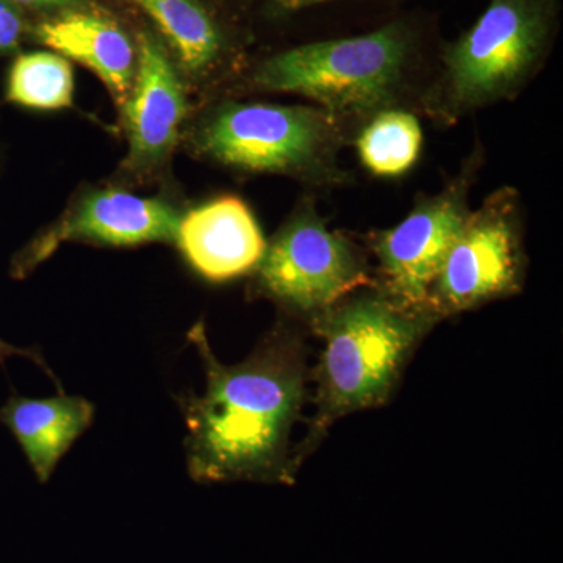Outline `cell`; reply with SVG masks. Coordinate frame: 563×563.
<instances>
[{
  "label": "cell",
  "instance_id": "1",
  "mask_svg": "<svg viewBox=\"0 0 563 563\" xmlns=\"http://www.w3.org/2000/svg\"><path fill=\"white\" fill-rule=\"evenodd\" d=\"M206 372L202 396L177 398L187 426L185 454L196 483H295L290 437L307 398L301 336L277 325L246 361H218L203 322L187 335Z\"/></svg>",
  "mask_w": 563,
  "mask_h": 563
},
{
  "label": "cell",
  "instance_id": "2",
  "mask_svg": "<svg viewBox=\"0 0 563 563\" xmlns=\"http://www.w3.org/2000/svg\"><path fill=\"white\" fill-rule=\"evenodd\" d=\"M440 321L429 307L409 306L374 285L310 322L324 350L314 372L317 412L295 450L298 468L333 422L388 402L415 350Z\"/></svg>",
  "mask_w": 563,
  "mask_h": 563
},
{
  "label": "cell",
  "instance_id": "3",
  "mask_svg": "<svg viewBox=\"0 0 563 563\" xmlns=\"http://www.w3.org/2000/svg\"><path fill=\"white\" fill-rule=\"evenodd\" d=\"M424 44L422 22L398 18L363 35L277 52L257 66L252 84L310 99L342 125L368 121L398 107Z\"/></svg>",
  "mask_w": 563,
  "mask_h": 563
},
{
  "label": "cell",
  "instance_id": "4",
  "mask_svg": "<svg viewBox=\"0 0 563 563\" xmlns=\"http://www.w3.org/2000/svg\"><path fill=\"white\" fill-rule=\"evenodd\" d=\"M561 0H488L481 16L440 49L426 106L446 122L512 99L558 38Z\"/></svg>",
  "mask_w": 563,
  "mask_h": 563
},
{
  "label": "cell",
  "instance_id": "5",
  "mask_svg": "<svg viewBox=\"0 0 563 563\" xmlns=\"http://www.w3.org/2000/svg\"><path fill=\"white\" fill-rule=\"evenodd\" d=\"M343 125L320 107L228 103L196 136L207 157L254 173L288 174L317 187L342 185Z\"/></svg>",
  "mask_w": 563,
  "mask_h": 563
},
{
  "label": "cell",
  "instance_id": "6",
  "mask_svg": "<svg viewBox=\"0 0 563 563\" xmlns=\"http://www.w3.org/2000/svg\"><path fill=\"white\" fill-rule=\"evenodd\" d=\"M254 273L263 296L309 322L358 288L376 285L362 251L331 231L312 202H303L266 244Z\"/></svg>",
  "mask_w": 563,
  "mask_h": 563
},
{
  "label": "cell",
  "instance_id": "7",
  "mask_svg": "<svg viewBox=\"0 0 563 563\" xmlns=\"http://www.w3.org/2000/svg\"><path fill=\"white\" fill-rule=\"evenodd\" d=\"M520 195L499 188L470 211L429 291L440 318L518 295L526 277Z\"/></svg>",
  "mask_w": 563,
  "mask_h": 563
},
{
  "label": "cell",
  "instance_id": "8",
  "mask_svg": "<svg viewBox=\"0 0 563 563\" xmlns=\"http://www.w3.org/2000/svg\"><path fill=\"white\" fill-rule=\"evenodd\" d=\"M481 162L477 151L442 191L422 196L406 220L372 236L379 263L377 287L409 306L429 307L433 280L472 211L470 191Z\"/></svg>",
  "mask_w": 563,
  "mask_h": 563
},
{
  "label": "cell",
  "instance_id": "9",
  "mask_svg": "<svg viewBox=\"0 0 563 563\" xmlns=\"http://www.w3.org/2000/svg\"><path fill=\"white\" fill-rule=\"evenodd\" d=\"M180 218L173 206L158 199L118 190L92 192L73 213L14 255L11 277L24 279L66 242L114 247L176 242Z\"/></svg>",
  "mask_w": 563,
  "mask_h": 563
},
{
  "label": "cell",
  "instance_id": "10",
  "mask_svg": "<svg viewBox=\"0 0 563 563\" xmlns=\"http://www.w3.org/2000/svg\"><path fill=\"white\" fill-rule=\"evenodd\" d=\"M129 165L152 168L165 161L176 144L187 113L184 88L161 41L141 33L131 95L124 106Z\"/></svg>",
  "mask_w": 563,
  "mask_h": 563
},
{
  "label": "cell",
  "instance_id": "11",
  "mask_svg": "<svg viewBox=\"0 0 563 563\" xmlns=\"http://www.w3.org/2000/svg\"><path fill=\"white\" fill-rule=\"evenodd\" d=\"M176 243L191 268L214 284L255 272L266 251L261 225L235 196L188 211L180 218Z\"/></svg>",
  "mask_w": 563,
  "mask_h": 563
},
{
  "label": "cell",
  "instance_id": "12",
  "mask_svg": "<svg viewBox=\"0 0 563 563\" xmlns=\"http://www.w3.org/2000/svg\"><path fill=\"white\" fill-rule=\"evenodd\" d=\"M95 406L81 396L25 398L13 393L0 406V424L9 429L41 484H46L63 455L88 431Z\"/></svg>",
  "mask_w": 563,
  "mask_h": 563
},
{
  "label": "cell",
  "instance_id": "13",
  "mask_svg": "<svg viewBox=\"0 0 563 563\" xmlns=\"http://www.w3.org/2000/svg\"><path fill=\"white\" fill-rule=\"evenodd\" d=\"M35 36L62 57L91 69L121 107L128 101L135 79L136 51L118 22L90 11H73L41 22Z\"/></svg>",
  "mask_w": 563,
  "mask_h": 563
},
{
  "label": "cell",
  "instance_id": "14",
  "mask_svg": "<svg viewBox=\"0 0 563 563\" xmlns=\"http://www.w3.org/2000/svg\"><path fill=\"white\" fill-rule=\"evenodd\" d=\"M143 10L168 40L181 68L203 76L224 57L228 38L199 0H129Z\"/></svg>",
  "mask_w": 563,
  "mask_h": 563
},
{
  "label": "cell",
  "instance_id": "15",
  "mask_svg": "<svg viewBox=\"0 0 563 563\" xmlns=\"http://www.w3.org/2000/svg\"><path fill=\"white\" fill-rule=\"evenodd\" d=\"M421 144L420 121L399 107L374 114L357 136L362 165L384 179L409 173L420 157Z\"/></svg>",
  "mask_w": 563,
  "mask_h": 563
},
{
  "label": "cell",
  "instance_id": "16",
  "mask_svg": "<svg viewBox=\"0 0 563 563\" xmlns=\"http://www.w3.org/2000/svg\"><path fill=\"white\" fill-rule=\"evenodd\" d=\"M5 96L24 109H68L74 99L73 66L68 58L51 52L22 54L9 70Z\"/></svg>",
  "mask_w": 563,
  "mask_h": 563
},
{
  "label": "cell",
  "instance_id": "17",
  "mask_svg": "<svg viewBox=\"0 0 563 563\" xmlns=\"http://www.w3.org/2000/svg\"><path fill=\"white\" fill-rule=\"evenodd\" d=\"M24 36V20L20 9L9 0H0V55L11 54L20 47Z\"/></svg>",
  "mask_w": 563,
  "mask_h": 563
},
{
  "label": "cell",
  "instance_id": "18",
  "mask_svg": "<svg viewBox=\"0 0 563 563\" xmlns=\"http://www.w3.org/2000/svg\"><path fill=\"white\" fill-rule=\"evenodd\" d=\"M13 357L29 358V361H32L35 363V365H38L40 368L51 377V379L55 380V384H57L58 387V391L63 393L60 383H58L54 372H52L49 365H47L46 358L43 357V354H41L38 350L16 346V344H11L7 342V340H3L2 336H0V366L5 368L7 362Z\"/></svg>",
  "mask_w": 563,
  "mask_h": 563
},
{
  "label": "cell",
  "instance_id": "19",
  "mask_svg": "<svg viewBox=\"0 0 563 563\" xmlns=\"http://www.w3.org/2000/svg\"><path fill=\"white\" fill-rule=\"evenodd\" d=\"M280 14L301 13L303 10L320 9L332 3L347 2V0H255Z\"/></svg>",
  "mask_w": 563,
  "mask_h": 563
},
{
  "label": "cell",
  "instance_id": "20",
  "mask_svg": "<svg viewBox=\"0 0 563 563\" xmlns=\"http://www.w3.org/2000/svg\"><path fill=\"white\" fill-rule=\"evenodd\" d=\"M16 9H46V7L65 5L73 0H9Z\"/></svg>",
  "mask_w": 563,
  "mask_h": 563
}]
</instances>
